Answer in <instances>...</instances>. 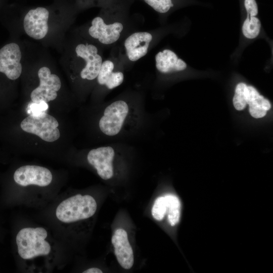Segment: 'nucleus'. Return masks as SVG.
Here are the masks:
<instances>
[{
    "mask_svg": "<svg viewBox=\"0 0 273 273\" xmlns=\"http://www.w3.org/2000/svg\"><path fill=\"white\" fill-rule=\"evenodd\" d=\"M142 119V107L128 101L117 100L104 108L99 120V128L108 138H120L133 132Z\"/></svg>",
    "mask_w": 273,
    "mask_h": 273,
    "instance_id": "obj_1",
    "label": "nucleus"
},
{
    "mask_svg": "<svg viewBox=\"0 0 273 273\" xmlns=\"http://www.w3.org/2000/svg\"><path fill=\"white\" fill-rule=\"evenodd\" d=\"M48 235L43 228H25L16 236L18 252L24 259H30L40 255H47L50 252V244L45 240Z\"/></svg>",
    "mask_w": 273,
    "mask_h": 273,
    "instance_id": "obj_2",
    "label": "nucleus"
},
{
    "mask_svg": "<svg viewBox=\"0 0 273 273\" xmlns=\"http://www.w3.org/2000/svg\"><path fill=\"white\" fill-rule=\"evenodd\" d=\"M97 208L93 197L77 194L61 202L56 209V215L60 221L70 223L92 217Z\"/></svg>",
    "mask_w": 273,
    "mask_h": 273,
    "instance_id": "obj_3",
    "label": "nucleus"
},
{
    "mask_svg": "<svg viewBox=\"0 0 273 273\" xmlns=\"http://www.w3.org/2000/svg\"><path fill=\"white\" fill-rule=\"evenodd\" d=\"M20 125L24 131L34 134L46 142H54L60 136L57 120L44 112L31 114L22 120Z\"/></svg>",
    "mask_w": 273,
    "mask_h": 273,
    "instance_id": "obj_4",
    "label": "nucleus"
},
{
    "mask_svg": "<svg viewBox=\"0 0 273 273\" xmlns=\"http://www.w3.org/2000/svg\"><path fill=\"white\" fill-rule=\"evenodd\" d=\"M120 149L116 145H107L93 149L88 153V162L102 179L109 180L114 176V162Z\"/></svg>",
    "mask_w": 273,
    "mask_h": 273,
    "instance_id": "obj_5",
    "label": "nucleus"
},
{
    "mask_svg": "<svg viewBox=\"0 0 273 273\" xmlns=\"http://www.w3.org/2000/svg\"><path fill=\"white\" fill-rule=\"evenodd\" d=\"M39 85L30 94L32 101L39 103L42 101L48 103L55 100L57 92L61 87V82L56 74H52L47 67H41L38 71Z\"/></svg>",
    "mask_w": 273,
    "mask_h": 273,
    "instance_id": "obj_6",
    "label": "nucleus"
},
{
    "mask_svg": "<svg viewBox=\"0 0 273 273\" xmlns=\"http://www.w3.org/2000/svg\"><path fill=\"white\" fill-rule=\"evenodd\" d=\"M21 58V52L17 43L11 42L4 46L0 49V72L11 80L18 79L22 71Z\"/></svg>",
    "mask_w": 273,
    "mask_h": 273,
    "instance_id": "obj_7",
    "label": "nucleus"
},
{
    "mask_svg": "<svg viewBox=\"0 0 273 273\" xmlns=\"http://www.w3.org/2000/svg\"><path fill=\"white\" fill-rule=\"evenodd\" d=\"M52 178V173L48 169L37 165L21 166L14 174L15 181L23 187L31 185L46 187L51 184Z\"/></svg>",
    "mask_w": 273,
    "mask_h": 273,
    "instance_id": "obj_8",
    "label": "nucleus"
},
{
    "mask_svg": "<svg viewBox=\"0 0 273 273\" xmlns=\"http://www.w3.org/2000/svg\"><path fill=\"white\" fill-rule=\"evenodd\" d=\"M75 52L77 56L85 62V66L80 72L81 78L88 80H94L98 76L103 62L97 47L91 44L80 43L76 46Z\"/></svg>",
    "mask_w": 273,
    "mask_h": 273,
    "instance_id": "obj_9",
    "label": "nucleus"
},
{
    "mask_svg": "<svg viewBox=\"0 0 273 273\" xmlns=\"http://www.w3.org/2000/svg\"><path fill=\"white\" fill-rule=\"evenodd\" d=\"M48 10L43 7L31 9L26 14L23 27L26 33L34 39L43 38L48 32Z\"/></svg>",
    "mask_w": 273,
    "mask_h": 273,
    "instance_id": "obj_10",
    "label": "nucleus"
},
{
    "mask_svg": "<svg viewBox=\"0 0 273 273\" xmlns=\"http://www.w3.org/2000/svg\"><path fill=\"white\" fill-rule=\"evenodd\" d=\"M123 26L120 22L106 24L100 17L94 18L88 29L89 35L98 39L102 43L110 44L116 42L120 37Z\"/></svg>",
    "mask_w": 273,
    "mask_h": 273,
    "instance_id": "obj_11",
    "label": "nucleus"
},
{
    "mask_svg": "<svg viewBox=\"0 0 273 273\" xmlns=\"http://www.w3.org/2000/svg\"><path fill=\"white\" fill-rule=\"evenodd\" d=\"M111 242L119 264L124 269H130L134 263V256L126 231L122 229L116 230L112 237Z\"/></svg>",
    "mask_w": 273,
    "mask_h": 273,
    "instance_id": "obj_12",
    "label": "nucleus"
},
{
    "mask_svg": "<svg viewBox=\"0 0 273 273\" xmlns=\"http://www.w3.org/2000/svg\"><path fill=\"white\" fill-rule=\"evenodd\" d=\"M152 38V34L147 32H137L130 35L124 43L128 59L134 62L145 56Z\"/></svg>",
    "mask_w": 273,
    "mask_h": 273,
    "instance_id": "obj_13",
    "label": "nucleus"
},
{
    "mask_svg": "<svg viewBox=\"0 0 273 273\" xmlns=\"http://www.w3.org/2000/svg\"><path fill=\"white\" fill-rule=\"evenodd\" d=\"M156 67L162 73H170L181 71L187 68V64L183 60L170 50H164L155 56Z\"/></svg>",
    "mask_w": 273,
    "mask_h": 273,
    "instance_id": "obj_14",
    "label": "nucleus"
},
{
    "mask_svg": "<svg viewBox=\"0 0 273 273\" xmlns=\"http://www.w3.org/2000/svg\"><path fill=\"white\" fill-rule=\"evenodd\" d=\"M246 99L249 113L255 118L264 117L271 108L269 101L260 95L252 86L247 85Z\"/></svg>",
    "mask_w": 273,
    "mask_h": 273,
    "instance_id": "obj_15",
    "label": "nucleus"
},
{
    "mask_svg": "<svg viewBox=\"0 0 273 273\" xmlns=\"http://www.w3.org/2000/svg\"><path fill=\"white\" fill-rule=\"evenodd\" d=\"M114 65L110 60L102 62L97 76V81L101 85L105 86L109 89H112L122 84L124 74L122 72H114Z\"/></svg>",
    "mask_w": 273,
    "mask_h": 273,
    "instance_id": "obj_16",
    "label": "nucleus"
},
{
    "mask_svg": "<svg viewBox=\"0 0 273 273\" xmlns=\"http://www.w3.org/2000/svg\"><path fill=\"white\" fill-rule=\"evenodd\" d=\"M166 205L168 220L171 226L177 224L180 218V203L175 195L167 194L164 196Z\"/></svg>",
    "mask_w": 273,
    "mask_h": 273,
    "instance_id": "obj_17",
    "label": "nucleus"
},
{
    "mask_svg": "<svg viewBox=\"0 0 273 273\" xmlns=\"http://www.w3.org/2000/svg\"><path fill=\"white\" fill-rule=\"evenodd\" d=\"M260 28V20L255 17L249 16L247 15L242 26V32L246 37L252 39L258 35Z\"/></svg>",
    "mask_w": 273,
    "mask_h": 273,
    "instance_id": "obj_18",
    "label": "nucleus"
},
{
    "mask_svg": "<svg viewBox=\"0 0 273 273\" xmlns=\"http://www.w3.org/2000/svg\"><path fill=\"white\" fill-rule=\"evenodd\" d=\"M247 85L243 82L238 83L235 89V93L233 97V104L235 109L241 111L246 107V88Z\"/></svg>",
    "mask_w": 273,
    "mask_h": 273,
    "instance_id": "obj_19",
    "label": "nucleus"
},
{
    "mask_svg": "<svg viewBox=\"0 0 273 273\" xmlns=\"http://www.w3.org/2000/svg\"><path fill=\"white\" fill-rule=\"evenodd\" d=\"M166 212V205L164 197H158L152 209V214L154 219L161 220Z\"/></svg>",
    "mask_w": 273,
    "mask_h": 273,
    "instance_id": "obj_20",
    "label": "nucleus"
},
{
    "mask_svg": "<svg viewBox=\"0 0 273 273\" xmlns=\"http://www.w3.org/2000/svg\"><path fill=\"white\" fill-rule=\"evenodd\" d=\"M154 10L160 13H165L173 7L171 0H144Z\"/></svg>",
    "mask_w": 273,
    "mask_h": 273,
    "instance_id": "obj_21",
    "label": "nucleus"
},
{
    "mask_svg": "<svg viewBox=\"0 0 273 273\" xmlns=\"http://www.w3.org/2000/svg\"><path fill=\"white\" fill-rule=\"evenodd\" d=\"M244 6L249 16L255 17L258 14V6L255 0H245Z\"/></svg>",
    "mask_w": 273,
    "mask_h": 273,
    "instance_id": "obj_22",
    "label": "nucleus"
},
{
    "mask_svg": "<svg viewBox=\"0 0 273 273\" xmlns=\"http://www.w3.org/2000/svg\"><path fill=\"white\" fill-rule=\"evenodd\" d=\"M47 109V103L43 101H42L39 103H35L33 102V103L30 106V110L32 113H37L41 112H44Z\"/></svg>",
    "mask_w": 273,
    "mask_h": 273,
    "instance_id": "obj_23",
    "label": "nucleus"
},
{
    "mask_svg": "<svg viewBox=\"0 0 273 273\" xmlns=\"http://www.w3.org/2000/svg\"><path fill=\"white\" fill-rule=\"evenodd\" d=\"M83 273H102L103 271L97 267H92L83 271Z\"/></svg>",
    "mask_w": 273,
    "mask_h": 273,
    "instance_id": "obj_24",
    "label": "nucleus"
}]
</instances>
